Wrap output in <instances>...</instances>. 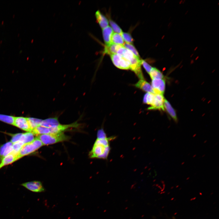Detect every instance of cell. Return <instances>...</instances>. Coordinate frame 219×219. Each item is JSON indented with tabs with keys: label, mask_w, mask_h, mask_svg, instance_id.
Instances as JSON below:
<instances>
[{
	"label": "cell",
	"mask_w": 219,
	"mask_h": 219,
	"mask_svg": "<svg viewBox=\"0 0 219 219\" xmlns=\"http://www.w3.org/2000/svg\"><path fill=\"white\" fill-rule=\"evenodd\" d=\"M123 46L131 51L136 57L140 58V56L137 51L133 44L125 43H124Z\"/></svg>",
	"instance_id": "24"
},
{
	"label": "cell",
	"mask_w": 219,
	"mask_h": 219,
	"mask_svg": "<svg viewBox=\"0 0 219 219\" xmlns=\"http://www.w3.org/2000/svg\"><path fill=\"white\" fill-rule=\"evenodd\" d=\"M24 144L21 142L18 141L12 144L13 151L11 153L16 156Z\"/></svg>",
	"instance_id": "22"
},
{
	"label": "cell",
	"mask_w": 219,
	"mask_h": 219,
	"mask_svg": "<svg viewBox=\"0 0 219 219\" xmlns=\"http://www.w3.org/2000/svg\"><path fill=\"white\" fill-rule=\"evenodd\" d=\"M43 145L54 144L60 142L67 141L70 137L63 132L57 134L38 135L36 137Z\"/></svg>",
	"instance_id": "2"
},
{
	"label": "cell",
	"mask_w": 219,
	"mask_h": 219,
	"mask_svg": "<svg viewBox=\"0 0 219 219\" xmlns=\"http://www.w3.org/2000/svg\"><path fill=\"white\" fill-rule=\"evenodd\" d=\"M111 43L123 45L124 44L123 40L121 35L116 33H113L111 38Z\"/></svg>",
	"instance_id": "19"
},
{
	"label": "cell",
	"mask_w": 219,
	"mask_h": 219,
	"mask_svg": "<svg viewBox=\"0 0 219 219\" xmlns=\"http://www.w3.org/2000/svg\"><path fill=\"white\" fill-rule=\"evenodd\" d=\"M97 137L89 153L90 158L107 159L111 150L110 142L116 138L115 136H107L103 129L98 130Z\"/></svg>",
	"instance_id": "1"
},
{
	"label": "cell",
	"mask_w": 219,
	"mask_h": 219,
	"mask_svg": "<svg viewBox=\"0 0 219 219\" xmlns=\"http://www.w3.org/2000/svg\"><path fill=\"white\" fill-rule=\"evenodd\" d=\"M164 106L172 118L177 122V118L176 111L169 103L165 99L164 102Z\"/></svg>",
	"instance_id": "15"
},
{
	"label": "cell",
	"mask_w": 219,
	"mask_h": 219,
	"mask_svg": "<svg viewBox=\"0 0 219 219\" xmlns=\"http://www.w3.org/2000/svg\"><path fill=\"white\" fill-rule=\"evenodd\" d=\"M13 125L27 132H31L32 130L27 118L21 116L15 117Z\"/></svg>",
	"instance_id": "6"
},
{
	"label": "cell",
	"mask_w": 219,
	"mask_h": 219,
	"mask_svg": "<svg viewBox=\"0 0 219 219\" xmlns=\"http://www.w3.org/2000/svg\"><path fill=\"white\" fill-rule=\"evenodd\" d=\"M109 22L113 30L116 33L121 35L123 32L120 27L115 22L111 19H109Z\"/></svg>",
	"instance_id": "25"
},
{
	"label": "cell",
	"mask_w": 219,
	"mask_h": 219,
	"mask_svg": "<svg viewBox=\"0 0 219 219\" xmlns=\"http://www.w3.org/2000/svg\"><path fill=\"white\" fill-rule=\"evenodd\" d=\"M95 15L98 23L102 29L108 26V20L99 10L96 12Z\"/></svg>",
	"instance_id": "13"
},
{
	"label": "cell",
	"mask_w": 219,
	"mask_h": 219,
	"mask_svg": "<svg viewBox=\"0 0 219 219\" xmlns=\"http://www.w3.org/2000/svg\"><path fill=\"white\" fill-rule=\"evenodd\" d=\"M122 56L130 62L135 57L131 51L125 47Z\"/></svg>",
	"instance_id": "23"
},
{
	"label": "cell",
	"mask_w": 219,
	"mask_h": 219,
	"mask_svg": "<svg viewBox=\"0 0 219 219\" xmlns=\"http://www.w3.org/2000/svg\"><path fill=\"white\" fill-rule=\"evenodd\" d=\"M21 185L28 190L34 193L44 192L45 189L40 181H34L23 183Z\"/></svg>",
	"instance_id": "5"
},
{
	"label": "cell",
	"mask_w": 219,
	"mask_h": 219,
	"mask_svg": "<svg viewBox=\"0 0 219 219\" xmlns=\"http://www.w3.org/2000/svg\"><path fill=\"white\" fill-rule=\"evenodd\" d=\"M31 128L32 130L40 126L42 120L33 117L27 118Z\"/></svg>",
	"instance_id": "21"
},
{
	"label": "cell",
	"mask_w": 219,
	"mask_h": 219,
	"mask_svg": "<svg viewBox=\"0 0 219 219\" xmlns=\"http://www.w3.org/2000/svg\"><path fill=\"white\" fill-rule=\"evenodd\" d=\"M152 80L154 79H163L164 76L159 70L153 67L149 74Z\"/></svg>",
	"instance_id": "18"
},
{
	"label": "cell",
	"mask_w": 219,
	"mask_h": 219,
	"mask_svg": "<svg viewBox=\"0 0 219 219\" xmlns=\"http://www.w3.org/2000/svg\"><path fill=\"white\" fill-rule=\"evenodd\" d=\"M80 124L75 122L69 124H60L58 126L52 128H48V134H57L63 133L67 130L72 127L77 128L79 126Z\"/></svg>",
	"instance_id": "8"
},
{
	"label": "cell",
	"mask_w": 219,
	"mask_h": 219,
	"mask_svg": "<svg viewBox=\"0 0 219 219\" xmlns=\"http://www.w3.org/2000/svg\"><path fill=\"white\" fill-rule=\"evenodd\" d=\"M134 86L147 93H154V89L151 85L146 81L144 79H139Z\"/></svg>",
	"instance_id": "10"
},
{
	"label": "cell",
	"mask_w": 219,
	"mask_h": 219,
	"mask_svg": "<svg viewBox=\"0 0 219 219\" xmlns=\"http://www.w3.org/2000/svg\"><path fill=\"white\" fill-rule=\"evenodd\" d=\"M11 141H9L3 144L0 148V162L3 159V155L6 148L9 145L12 144Z\"/></svg>",
	"instance_id": "27"
},
{
	"label": "cell",
	"mask_w": 219,
	"mask_h": 219,
	"mask_svg": "<svg viewBox=\"0 0 219 219\" xmlns=\"http://www.w3.org/2000/svg\"><path fill=\"white\" fill-rule=\"evenodd\" d=\"M113 33V30L109 26L102 29V33L104 42L106 45H109L111 44V38Z\"/></svg>",
	"instance_id": "12"
},
{
	"label": "cell",
	"mask_w": 219,
	"mask_h": 219,
	"mask_svg": "<svg viewBox=\"0 0 219 219\" xmlns=\"http://www.w3.org/2000/svg\"><path fill=\"white\" fill-rule=\"evenodd\" d=\"M35 138L34 134L31 132L22 133L19 141L24 144L32 142Z\"/></svg>",
	"instance_id": "17"
},
{
	"label": "cell",
	"mask_w": 219,
	"mask_h": 219,
	"mask_svg": "<svg viewBox=\"0 0 219 219\" xmlns=\"http://www.w3.org/2000/svg\"><path fill=\"white\" fill-rule=\"evenodd\" d=\"M151 84L154 89V94L163 95L165 92V86L164 80L160 79H152Z\"/></svg>",
	"instance_id": "7"
},
{
	"label": "cell",
	"mask_w": 219,
	"mask_h": 219,
	"mask_svg": "<svg viewBox=\"0 0 219 219\" xmlns=\"http://www.w3.org/2000/svg\"><path fill=\"white\" fill-rule=\"evenodd\" d=\"M123 46V45L111 43L109 45H106L104 52L105 54L110 55L116 54L117 52L120 48Z\"/></svg>",
	"instance_id": "14"
},
{
	"label": "cell",
	"mask_w": 219,
	"mask_h": 219,
	"mask_svg": "<svg viewBox=\"0 0 219 219\" xmlns=\"http://www.w3.org/2000/svg\"><path fill=\"white\" fill-rule=\"evenodd\" d=\"M126 43L131 44L133 43L134 39L131 35L127 33L123 32L121 35Z\"/></svg>",
	"instance_id": "26"
},
{
	"label": "cell",
	"mask_w": 219,
	"mask_h": 219,
	"mask_svg": "<svg viewBox=\"0 0 219 219\" xmlns=\"http://www.w3.org/2000/svg\"><path fill=\"white\" fill-rule=\"evenodd\" d=\"M60 124L57 118L55 117L42 120L40 126L47 128H52L56 127Z\"/></svg>",
	"instance_id": "11"
},
{
	"label": "cell",
	"mask_w": 219,
	"mask_h": 219,
	"mask_svg": "<svg viewBox=\"0 0 219 219\" xmlns=\"http://www.w3.org/2000/svg\"><path fill=\"white\" fill-rule=\"evenodd\" d=\"M22 133H17L12 134L11 142L12 143L19 141Z\"/></svg>",
	"instance_id": "28"
},
{
	"label": "cell",
	"mask_w": 219,
	"mask_h": 219,
	"mask_svg": "<svg viewBox=\"0 0 219 219\" xmlns=\"http://www.w3.org/2000/svg\"><path fill=\"white\" fill-rule=\"evenodd\" d=\"M43 145L41 142L37 137L32 142L24 144L16 156L17 160L34 152Z\"/></svg>",
	"instance_id": "3"
},
{
	"label": "cell",
	"mask_w": 219,
	"mask_h": 219,
	"mask_svg": "<svg viewBox=\"0 0 219 219\" xmlns=\"http://www.w3.org/2000/svg\"><path fill=\"white\" fill-rule=\"evenodd\" d=\"M17 161L16 156L10 154L4 158L0 163V169L3 167Z\"/></svg>",
	"instance_id": "16"
},
{
	"label": "cell",
	"mask_w": 219,
	"mask_h": 219,
	"mask_svg": "<svg viewBox=\"0 0 219 219\" xmlns=\"http://www.w3.org/2000/svg\"><path fill=\"white\" fill-rule=\"evenodd\" d=\"M155 96L156 99L154 103L151 106L148 108V109H158L164 110V102L165 99L163 95L155 94Z\"/></svg>",
	"instance_id": "9"
},
{
	"label": "cell",
	"mask_w": 219,
	"mask_h": 219,
	"mask_svg": "<svg viewBox=\"0 0 219 219\" xmlns=\"http://www.w3.org/2000/svg\"><path fill=\"white\" fill-rule=\"evenodd\" d=\"M14 119L13 116L0 114V121L9 124L14 125Z\"/></svg>",
	"instance_id": "20"
},
{
	"label": "cell",
	"mask_w": 219,
	"mask_h": 219,
	"mask_svg": "<svg viewBox=\"0 0 219 219\" xmlns=\"http://www.w3.org/2000/svg\"><path fill=\"white\" fill-rule=\"evenodd\" d=\"M110 56L113 63L116 67L123 70L130 69V62L122 56L116 54Z\"/></svg>",
	"instance_id": "4"
},
{
	"label": "cell",
	"mask_w": 219,
	"mask_h": 219,
	"mask_svg": "<svg viewBox=\"0 0 219 219\" xmlns=\"http://www.w3.org/2000/svg\"><path fill=\"white\" fill-rule=\"evenodd\" d=\"M141 65H143L147 72L149 74L153 67L143 60H141Z\"/></svg>",
	"instance_id": "29"
}]
</instances>
